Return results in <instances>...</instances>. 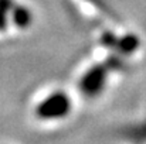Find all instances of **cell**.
I'll use <instances>...</instances> for the list:
<instances>
[{"mask_svg": "<svg viewBox=\"0 0 146 144\" xmlns=\"http://www.w3.org/2000/svg\"><path fill=\"white\" fill-rule=\"evenodd\" d=\"M138 44H139V41L136 37H125V40L121 44V48L123 52H131L138 47Z\"/></svg>", "mask_w": 146, "mask_h": 144, "instance_id": "cell-4", "label": "cell"}, {"mask_svg": "<svg viewBox=\"0 0 146 144\" xmlns=\"http://www.w3.org/2000/svg\"><path fill=\"white\" fill-rule=\"evenodd\" d=\"M106 71L102 66H94L81 78L80 89L87 96H97L105 86Z\"/></svg>", "mask_w": 146, "mask_h": 144, "instance_id": "cell-2", "label": "cell"}, {"mask_svg": "<svg viewBox=\"0 0 146 144\" xmlns=\"http://www.w3.org/2000/svg\"><path fill=\"white\" fill-rule=\"evenodd\" d=\"M13 21L20 28H26L31 23V13L26 7H17L13 11Z\"/></svg>", "mask_w": 146, "mask_h": 144, "instance_id": "cell-3", "label": "cell"}, {"mask_svg": "<svg viewBox=\"0 0 146 144\" xmlns=\"http://www.w3.org/2000/svg\"><path fill=\"white\" fill-rule=\"evenodd\" d=\"M7 9H9V1L7 0H0V30H3L4 26H6Z\"/></svg>", "mask_w": 146, "mask_h": 144, "instance_id": "cell-5", "label": "cell"}, {"mask_svg": "<svg viewBox=\"0 0 146 144\" xmlns=\"http://www.w3.org/2000/svg\"><path fill=\"white\" fill-rule=\"evenodd\" d=\"M71 112V99L62 91H55L46 96L36 107V114L41 120L64 119Z\"/></svg>", "mask_w": 146, "mask_h": 144, "instance_id": "cell-1", "label": "cell"}]
</instances>
